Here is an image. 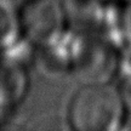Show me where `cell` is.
I'll return each instance as SVG.
<instances>
[{"mask_svg":"<svg viewBox=\"0 0 131 131\" xmlns=\"http://www.w3.org/2000/svg\"><path fill=\"white\" fill-rule=\"evenodd\" d=\"M119 89L104 84H84L68 106V123L77 131H114L126 115Z\"/></svg>","mask_w":131,"mask_h":131,"instance_id":"obj_1","label":"cell"},{"mask_svg":"<svg viewBox=\"0 0 131 131\" xmlns=\"http://www.w3.org/2000/svg\"><path fill=\"white\" fill-rule=\"evenodd\" d=\"M19 24L32 40L46 45L55 40L62 28L61 7L52 0L35 1L27 7Z\"/></svg>","mask_w":131,"mask_h":131,"instance_id":"obj_2","label":"cell"},{"mask_svg":"<svg viewBox=\"0 0 131 131\" xmlns=\"http://www.w3.org/2000/svg\"><path fill=\"white\" fill-rule=\"evenodd\" d=\"M75 74L84 84H104L114 74L115 61L111 50L102 44H86L78 55Z\"/></svg>","mask_w":131,"mask_h":131,"instance_id":"obj_3","label":"cell"},{"mask_svg":"<svg viewBox=\"0 0 131 131\" xmlns=\"http://www.w3.org/2000/svg\"><path fill=\"white\" fill-rule=\"evenodd\" d=\"M19 28V18L6 0H0V42L14 38Z\"/></svg>","mask_w":131,"mask_h":131,"instance_id":"obj_4","label":"cell"},{"mask_svg":"<svg viewBox=\"0 0 131 131\" xmlns=\"http://www.w3.org/2000/svg\"><path fill=\"white\" fill-rule=\"evenodd\" d=\"M119 91H120V95L123 97V102H124V106L126 108V112L131 114V78H129L123 84Z\"/></svg>","mask_w":131,"mask_h":131,"instance_id":"obj_5","label":"cell"}]
</instances>
